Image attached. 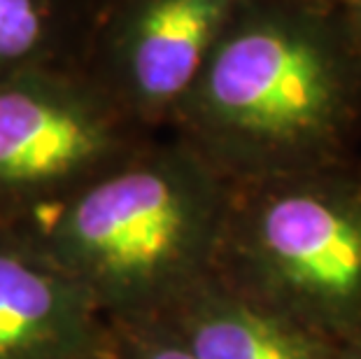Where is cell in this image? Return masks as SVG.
<instances>
[{"mask_svg":"<svg viewBox=\"0 0 361 359\" xmlns=\"http://www.w3.org/2000/svg\"><path fill=\"white\" fill-rule=\"evenodd\" d=\"M178 114L231 185L355 162L361 47L341 5L228 19Z\"/></svg>","mask_w":361,"mask_h":359,"instance_id":"obj_1","label":"cell"},{"mask_svg":"<svg viewBox=\"0 0 361 359\" xmlns=\"http://www.w3.org/2000/svg\"><path fill=\"white\" fill-rule=\"evenodd\" d=\"M228 194L187 145L135 152L12 229L78 282L110 327L140 322L212 273Z\"/></svg>","mask_w":361,"mask_h":359,"instance_id":"obj_2","label":"cell"},{"mask_svg":"<svg viewBox=\"0 0 361 359\" xmlns=\"http://www.w3.org/2000/svg\"><path fill=\"white\" fill-rule=\"evenodd\" d=\"M212 273L338 346L359 339L361 164L231 185Z\"/></svg>","mask_w":361,"mask_h":359,"instance_id":"obj_3","label":"cell"},{"mask_svg":"<svg viewBox=\"0 0 361 359\" xmlns=\"http://www.w3.org/2000/svg\"><path fill=\"white\" fill-rule=\"evenodd\" d=\"M130 154L117 112L78 89L0 84V224L61 201Z\"/></svg>","mask_w":361,"mask_h":359,"instance_id":"obj_4","label":"cell"},{"mask_svg":"<svg viewBox=\"0 0 361 359\" xmlns=\"http://www.w3.org/2000/svg\"><path fill=\"white\" fill-rule=\"evenodd\" d=\"M107 343L110 324L87 292L0 224V359H82Z\"/></svg>","mask_w":361,"mask_h":359,"instance_id":"obj_5","label":"cell"},{"mask_svg":"<svg viewBox=\"0 0 361 359\" xmlns=\"http://www.w3.org/2000/svg\"><path fill=\"white\" fill-rule=\"evenodd\" d=\"M196 359H338L341 346L205 276L154 317Z\"/></svg>","mask_w":361,"mask_h":359,"instance_id":"obj_6","label":"cell"},{"mask_svg":"<svg viewBox=\"0 0 361 359\" xmlns=\"http://www.w3.org/2000/svg\"><path fill=\"white\" fill-rule=\"evenodd\" d=\"M240 0H154L135 28L126 98L142 114L178 110Z\"/></svg>","mask_w":361,"mask_h":359,"instance_id":"obj_7","label":"cell"},{"mask_svg":"<svg viewBox=\"0 0 361 359\" xmlns=\"http://www.w3.org/2000/svg\"><path fill=\"white\" fill-rule=\"evenodd\" d=\"M110 334L121 359H196L159 320L112 324Z\"/></svg>","mask_w":361,"mask_h":359,"instance_id":"obj_8","label":"cell"},{"mask_svg":"<svg viewBox=\"0 0 361 359\" xmlns=\"http://www.w3.org/2000/svg\"><path fill=\"white\" fill-rule=\"evenodd\" d=\"M42 35L37 0H0V63L30 54Z\"/></svg>","mask_w":361,"mask_h":359,"instance_id":"obj_9","label":"cell"},{"mask_svg":"<svg viewBox=\"0 0 361 359\" xmlns=\"http://www.w3.org/2000/svg\"><path fill=\"white\" fill-rule=\"evenodd\" d=\"M336 3L341 5L345 21H348L352 35L357 37L359 47H361V0H336Z\"/></svg>","mask_w":361,"mask_h":359,"instance_id":"obj_10","label":"cell"},{"mask_svg":"<svg viewBox=\"0 0 361 359\" xmlns=\"http://www.w3.org/2000/svg\"><path fill=\"white\" fill-rule=\"evenodd\" d=\"M338 359H361V336H359V339H355V341L345 343V346H341Z\"/></svg>","mask_w":361,"mask_h":359,"instance_id":"obj_11","label":"cell"},{"mask_svg":"<svg viewBox=\"0 0 361 359\" xmlns=\"http://www.w3.org/2000/svg\"><path fill=\"white\" fill-rule=\"evenodd\" d=\"M82 359H121L119 353L114 350V343H112V334H110V343L107 346H103L101 350H96V353H89L84 355Z\"/></svg>","mask_w":361,"mask_h":359,"instance_id":"obj_12","label":"cell"},{"mask_svg":"<svg viewBox=\"0 0 361 359\" xmlns=\"http://www.w3.org/2000/svg\"><path fill=\"white\" fill-rule=\"evenodd\" d=\"M334 3H336V0H334Z\"/></svg>","mask_w":361,"mask_h":359,"instance_id":"obj_13","label":"cell"}]
</instances>
